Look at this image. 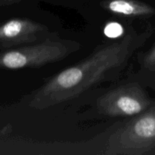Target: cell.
<instances>
[{
  "label": "cell",
  "mask_w": 155,
  "mask_h": 155,
  "mask_svg": "<svg viewBox=\"0 0 155 155\" xmlns=\"http://www.w3.org/2000/svg\"><path fill=\"white\" fill-rule=\"evenodd\" d=\"M154 30L151 24L141 32L130 25L124 36L98 45L87 57L54 74L33 91L29 106L36 110L49 108L101 83L117 80Z\"/></svg>",
  "instance_id": "obj_1"
},
{
  "label": "cell",
  "mask_w": 155,
  "mask_h": 155,
  "mask_svg": "<svg viewBox=\"0 0 155 155\" xmlns=\"http://www.w3.org/2000/svg\"><path fill=\"white\" fill-rule=\"evenodd\" d=\"M81 47L77 41L61 39L55 33L41 42L0 50V70L42 68L67 58Z\"/></svg>",
  "instance_id": "obj_2"
},
{
  "label": "cell",
  "mask_w": 155,
  "mask_h": 155,
  "mask_svg": "<svg viewBox=\"0 0 155 155\" xmlns=\"http://www.w3.org/2000/svg\"><path fill=\"white\" fill-rule=\"evenodd\" d=\"M104 154L155 155V101L110 134Z\"/></svg>",
  "instance_id": "obj_3"
},
{
  "label": "cell",
  "mask_w": 155,
  "mask_h": 155,
  "mask_svg": "<svg viewBox=\"0 0 155 155\" xmlns=\"http://www.w3.org/2000/svg\"><path fill=\"white\" fill-rule=\"evenodd\" d=\"M155 101L139 83L120 85L96 101L100 114L109 117H132L148 110Z\"/></svg>",
  "instance_id": "obj_4"
},
{
  "label": "cell",
  "mask_w": 155,
  "mask_h": 155,
  "mask_svg": "<svg viewBox=\"0 0 155 155\" xmlns=\"http://www.w3.org/2000/svg\"><path fill=\"white\" fill-rule=\"evenodd\" d=\"M47 26L27 18H14L0 24V50L36 43L53 36Z\"/></svg>",
  "instance_id": "obj_5"
},
{
  "label": "cell",
  "mask_w": 155,
  "mask_h": 155,
  "mask_svg": "<svg viewBox=\"0 0 155 155\" xmlns=\"http://www.w3.org/2000/svg\"><path fill=\"white\" fill-rule=\"evenodd\" d=\"M99 5L110 15L124 19H148L155 15V8L140 0H103Z\"/></svg>",
  "instance_id": "obj_6"
},
{
  "label": "cell",
  "mask_w": 155,
  "mask_h": 155,
  "mask_svg": "<svg viewBox=\"0 0 155 155\" xmlns=\"http://www.w3.org/2000/svg\"><path fill=\"white\" fill-rule=\"evenodd\" d=\"M136 56L140 70L145 76L155 74V42L145 51H138Z\"/></svg>",
  "instance_id": "obj_7"
},
{
  "label": "cell",
  "mask_w": 155,
  "mask_h": 155,
  "mask_svg": "<svg viewBox=\"0 0 155 155\" xmlns=\"http://www.w3.org/2000/svg\"><path fill=\"white\" fill-rule=\"evenodd\" d=\"M22 1L23 0H0V7L18 4Z\"/></svg>",
  "instance_id": "obj_8"
},
{
  "label": "cell",
  "mask_w": 155,
  "mask_h": 155,
  "mask_svg": "<svg viewBox=\"0 0 155 155\" xmlns=\"http://www.w3.org/2000/svg\"><path fill=\"white\" fill-rule=\"evenodd\" d=\"M146 77H148V79H149L148 80V85L152 88L153 90L155 91V74H154V75L146 76Z\"/></svg>",
  "instance_id": "obj_9"
}]
</instances>
